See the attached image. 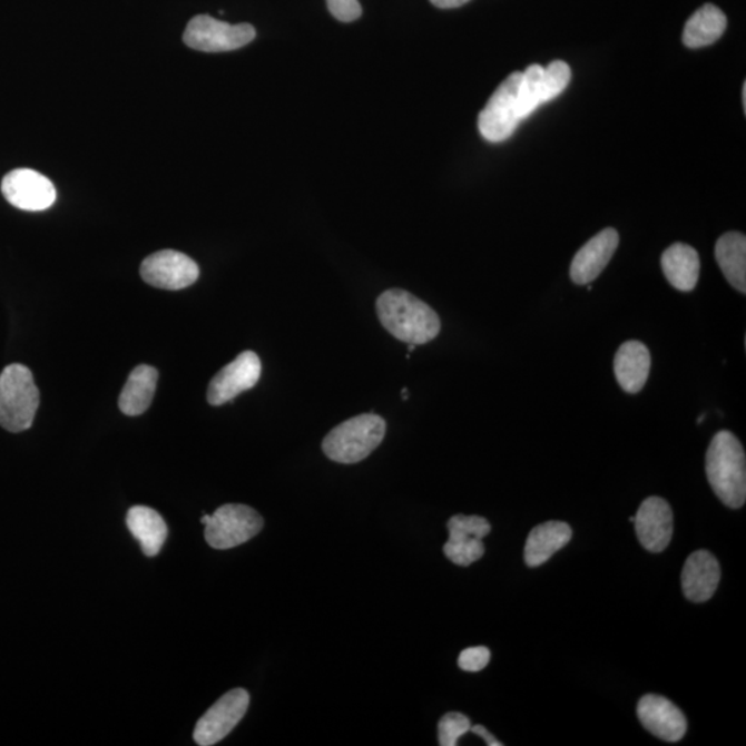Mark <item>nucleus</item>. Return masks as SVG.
Returning a JSON list of instances; mask_svg holds the SVG:
<instances>
[{"label":"nucleus","instance_id":"f257e3e1","mask_svg":"<svg viewBox=\"0 0 746 746\" xmlns=\"http://www.w3.org/2000/svg\"><path fill=\"white\" fill-rule=\"evenodd\" d=\"M376 312L389 334L415 346L432 342L441 331L439 314L421 298L403 289L383 292L377 297Z\"/></svg>","mask_w":746,"mask_h":746},{"label":"nucleus","instance_id":"f03ea898","mask_svg":"<svg viewBox=\"0 0 746 746\" xmlns=\"http://www.w3.org/2000/svg\"><path fill=\"white\" fill-rule=\"evenodd\" d=\"M707 478L711 490L727 508L746 501V458L739 440L727 430L715 435L707 451Z\"/></svg>","mask_w":746,"mask_h":746},{"label":"nucleus","instance_id":"7ed1b4c3","mask_svg":"<svg viewBox=\"0 0 746 746\" xmlns=\"http://www.w3.org/2000/svg\"><path fill=\"white\" fill-rule=\"evenodd\" d=\"M386 422L375 413H363L332 429L323 441V451L331 461L353 464L364 461L381 445Z\"/></svg>","mask_w":746,"mask_h":746},{"label":"nucleus","instance_id":"20e7f679","mask_svg":"<svg viewBox=\"0 0 746 746\" xmlns=\"http://www.w3.org/2000/svg\"><path fill=\"white\" fill-rule=\"evenodd\" d=\"M39 406V390L26 365L11 364L0 373V426L10 433L30 429Z\"/></svg>","mask_w":746,"mask_h":746},{"label":"nucleus","instance_id":"39448f33","mask_svg":"<svg viewBox=\"0 0 746 746\" xmlns=\"http://www.w3.org/2000/svg\"><path fill=\"white\" fill-rule=\"evenodd\" d=\"M264 520L246 504H224L209 516L205 524V539L210 548L227 550L239 547L263 530Z\"/></svg>","mask_w":746,"mask_h":746},{"label":"nucleus","instance_id":"423d86ee","mask_svg":"<svg viewBox=\"0 0 746 746\" xmlns=\"http://www.w3.org/2000/svg\"><path fill=\"white\" fill-rule=\"evenodd\" d=\"M521 72H513L503 80L479 117L481 136L491 143H501L512 137L521 122L519 111V86Z\"/></svg>","mask_w":746,"mask_h":746},{"label":"nucleus","instance_id":"0eeeda50","mask_svg":"<svg viewBox=\"0 0 746 746\" xmlns=\"http://www.w3.org/2000/svg\"><path fill=\"white\" fill-rule=\"evenodd\" d=\"M255 37V28L249 24L233 26L214 17L200 14L188 22L183 39L188 48L194 50L222 53L244 48Z\"/></svg>","mask_w":746,"mask_h":746},{"label":"nucleus","instance_id":"6e6552de","mask_svg":"<svg viewBox=\"0 0 746 746\" xmlns=\"http://www.w3.org/2000/svg\"><path fill=\"white\" fill-rule=\"evenodd\" d=\"M249 703V693L244 688H234L224 694L219 701L198 720L194 730V742L200 746L220 743L243 720Z\"/></svg>","mask_w":746,"mask_h":746},{"label":"nucleus","instance_id":"1a4fd4ad","mask_svg":"<svg viewBox=\"0 0 746 746\" xmlns=\"http://www.w3.org/2000/svg\"><path fill=\"white\" fill-rule=\"evenodd\" d=\"M141 278L155 288L180 291L199 277V267L192 257L177 251H159L148 256L140 267Z\"/></svg>","mask_w":746,"mask_h":746},{"label":"nucleus","instance_id":"9d476101","mask_svg":"<svg viewBox=\"0 0 746 746\" xmlns=\"http://www.w3.org/2000/svg\"><path fill=\"white\" fill-rule=\"evenodd\" d=\"M450 539L444 544V554L453 565L468 567L485 553L483 539L491 532L490 522L480 516L457 514L448 521Z\"/></svg>","mask_w":746,"mask_h":746},{"label":"nucleus","instance_id":"9b49d317","mask_svg":"<svg viewBox=\"0 0 746 746\" xmlns=\"http://www.w3.org/2000/svg\"><path fill=\"white\" fill-rule=\"evenodd\" d=\"M262 375L259 355L244 352L216 373L208 387V403L219 406L233 401L246 390L254 389Z\"/></svg>","mask_w":746,"mask_h":746},{"label":"nucleus","instance_id":"f8f14e48","mask_svg":"<svg viewBox=\"0 0 746 746\" xmlns=\"http://www.w3.org/2000/svg\"><path fill=\"white\" fill-rule=\"evenodd\" d=\"M2 193L9 204L28 212L49 209L57 198L53 183L31 169H16L6 175Z\"/></svg>","mask_w":746,"mask_h":746},{"label":"nucleus","instance_id":"ddd939ff","mask_svg":"<svg viewBox=\"0 0 746 746\" xmlns=\"http://www.w3.org/2000/svg\"><path fill=\"white\" fill-rule=\"evenodd\" d=\"M634 524L641 547L648 552L661 553L669 547L674 536V512L665 499L647 498L637 510Z\"/></svg>","mask_w":746,"mask_h":746},{"label":"nucleus","instance_id":"4468645a","mask_svg":"<svg viewBox=\"0 0 746 746\" xmlns=\"http://www.w3.org/2000/svg\"><path fill=\"white\" fill-rule=\"evenodd\" d=\"M637 716L646 730L662 742L677 743L686 736V716L668 698L647 694L637 704Z\"/></svg>","mask_w":746,"mask_h":746},{"label":"nucleus","instance_id":"2eb2a0df","mask_svg":"<svg viewBox=\"0 0 746 746\" xmlns=\"http://www.w3.org/2000/svg\"><path fill=\"white\" fill-rule=\"evenodd\" d=\"M619 245L617 229L606 228L579 249L571 263L570 275L577 285H588L605 272Z\"/></svg>","mask_w":746,"mask_h":746},{"label":"nucleus","instance_id":"dca6fc26","mask_svg":"<svg viewBox=\"0 0 746 746\" xmlns=\"http://www.w3.org/2000/svg\"><path fill=\"white\" fill-rule=\"evenodd\" d=\"M720 565L708 550H697L683 567V593L693 602L711 599L720 582Z\"/></svg>","mask_w":746,"mask_h":746},{"label":"nucleus","instance_id":"f3484780","mask_svg":"<svg viewBox=\"0 0 746 746\" xmlns=\"http://www.w3.org/2000/svg\"><path fill=\"white\" fill-rule=\"evenodd\" d=\"M651 370V354L646 344L628 341L618 349L614 372L624 392L637 394L646 386Z\"/></svg>","mask_w":746,"mask_h":746},{"label":"nucleus","instance_id":"a211bd4d","mask_svg":"<svg viewBox=\"0 0 746 746\" xmlns=\"http://www.w3.org/2000/svg\"><path fill=\"white\" fill-rule=\"evenodd\" d=\"M572 530L567 522L548 521L537 526L527 538L524 560L528 567L544 565L571 541Z\"/></svg>","mask_w":746,"mask_h":746},{"label":"nucleus","instance_id":"6ab92c4d","mask_svg":"<svg viewBox=\"0 0 746 746\" xmlns=\"http://www.w3.org/2000/svg\"><path fill=\"white\" fill-rule=\"evenodd\" d=\"M126 526L148 558H154L163 550L166 538H168V526L163 516L155 512L154 509L131 508L126 516Z\"/></svg>","mask_w":746,"mask_h":746},{"label":"nucleus","instance_id":"aec40b11","mask_svg":"<svg viewBox=\"0 0 746 746\" xmlns=\"http://www.w3.org/2000/svg\"><path fill=\"white\" fill-rule=\"evenodd\" d=\"M662 269L668 283L680 292H691L699 278L698 252L690 245L674 244L664 252Z\"/></svg>","mask_w":746,"mask_h":746},{"label":"nucleus","instance_id":"412c9836","mask_svg":"<svg viewBox=\"0 0 746 746\" xmlns=\"http://www.w3.org/2000/svg\"><path fill=\"white\" fill-rule=\"evenodd\" d=\"M158 371L149 365H139L131 371L119 397V409L128 416H139L153 403L157 390Z\"/></svg>","mask_w":746,"mask_h":746},{"label":"nucleus","instance_id":"4be33fe9","mask_svg":"<svg viewBox=\"0 0 746 746\" xmlns=\"http://www.w3.org/2000/svg\"><path fill=\"white\" fill-rule=\"evenodd\" d=\"M726 28V14L715 4H704L686 22L683 43L690 49L705 48V46L717 42L725 33Z\"/></svg>","mask_w":746,"mask_h":746},{"label":"nucleus","instance_id":"5701e85b","mask_svg":"<svg viewBox=\"0 0 746 746\" xmlns=\"http://www.w3.org/2000/svg\"><path fill=\"white\" fill-rule=\"evenodd\" d=\"M716 261L734 289L746 292V238L742 233H726L716 243Z\"/></svg>","mask_w":746,"mask_h":746},{"label":"nucleus","instance_id":"b1692460","mask_svg":"<svg viewBox=\"0 0 746 746\" xmlns=\"http://www.w3.org/2000/svg\"><path fill=\"white\" fill-rule=\"evenodd\" d=\"M543 67L533 65L521 72L519 86V111L520 118L530 117L538 107L542 106V79Z\"/></svg>","mask_w":746,"mask_h":746},{"label":"nucleus","instance_id":"393cba45","mask_svg":"<svg viewBox=\"0 0 746 746\" xmlns=\"http://www.w3.org/2000/svg\"><path fill=\"white\" fill-rule=\"evenodd\" d=\"M571 80V68L565 61L556 60L543 68L541 79L542 105L552 101L567 89Z\"/></svg>","mask_w":746,"mask_h":746},{"label":"nucleus","instance_id":"a878e982","mask_svg":"<svg viewBox=\"0 0 746 746\" xmlns=\"http://www.w3.org/2000/svg\"><path fill=\"white\" fill-rule=\"evenodd\" d=\"M472 723L468 716L459 714V711H450V714L441 717L439 723V744L441 746H455L458 739L470 732Z\"/></svg>","mask_w":746,"mask_h":746},{"label":"nucleus","instance_id":"bb28decb","mask_svg":"<svg viewBox=\"0 0 746 746\" xmlns=\"http://www.w3.org/2000/svg\"><path fill=\"white\" fill-rule=\"evenodd\" d=\"M491 652L487 647H470L461 652L458 658L459 668L470 674L483 670L490 664Z\"/></svg>","mask_w":746,"mask_h":746},{"label":"nucleus","instance_id":"cd10ccee","mask_svg":"<svg viewBox=\"0 0 746 746\" xmlns=\"http://www.w3.org/2000/svg\"><path fill=\"white\" fill-rule=\"evenodd\" d=\"M332 16L342 22H352L360 19L363 9L359 0H326Z\"/></svg>","mask_w":746,"mask_h":746},{"label":"nucleus","instance_id":"c85d7f7f","mask_svg":"<svg viewBox=\"0 0 746 746\" xmlns=\"http://www.w3.org/2000/svg\"><path fill=\"white\" fill-rule=\"evenodd\" d=\"M470 732L475 734V736H479L484 739L485 744L488 746H502V743H499L495 737L492 736L490 732L487 730L485 727L483 726H473L470 727Z\"/></svg>","mask_w":746,"mask_h":746},{"label":"nucleus","instance_id":"c756f323","mask_svg":"<svg viewBox=\"0 0 746 746\" xmlns=\"http://www.w3.org/2000/svg\"><path fill=\"white\" fill-rule=\"evenodd\" d=\"M435 8L440 9H455L461 8V6L467 4L470 0H430Z\"/></svg>","mask_w":746,"mask_h":746},{"label":"nucleus","instance_id":"7c9ffc66","mask_svg":"<svg viewBox=\"0 0 746 746\" xmlns=\"http://www.w3.org/2000/svg\"><path fill=\"white\" fill-rule=\"evenodd\" d=\"M401 395H403V400H409V389H403V393H401Z\"/></svg>","mask_w":746,"mask_h":746},{"label":"nucleus","instance_id":"2f4dec72","mask_svg":"<svg viewBox=\"0 0 746 746\" xmlns=\"http://www.w3.org/2000/svg\"><path fill=\"white\" fill-rule=\"evenodd\" d=\"M743 100H744V108H746V85H744L743 88Z\"/></svg>","mask_w":746,"mask_h":746}]
</instances>
